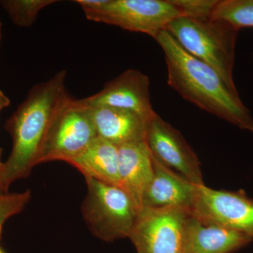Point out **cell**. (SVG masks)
I'll use <instances>...</instances> for the list:
<instances>
[{"label": "cell", "mask_w": 253, "mask_h": 253, "mask_svg": "<svg viewBox=\"0 0 253 253\" xmlns=\"http://www.w3.org/2000/svg\"><path fill=\"white\" fill-rule=\"evenodd\" d=\"M66 76L62 70L33 86L5 123L13 145L0 175V194L8 193L14 181L28 177L39 165L55 118L69 97L65 85Z\"/></svg>", "instance_id": "cell-1"}, {"label": "cell", "mask_w": 253, "mask_h": 253, "mask_svg": "<svg viewBox=\"0 0 253 253\" xmlns=\"http://www.w3.org/2000/svg\"><path fill=\"white\" fill-rule=\"evenodd\" d=\"M164 52L168 85L200 109L253 134V118L238 91L213 68L188 53L167 31L156 38Z\"/></svg>", "instance_id": "cell-2"}, {"label": "cell", "mask_w": 253, "mask_h": 253, "mask_svg": "<svg viewBox=\"0 0 253 253\" xmlns=\"http://www.w3.org/2000/svg\"><path fill=\"white\" fill-rule=\"evenodd\" d=\"M166 31L188 53L211 66L232 90L238 91L233 78L238 28L212 18L182 16L169 23Z\"/></svg>", "instance_id": "cell-3"}, {"label": "cell", "mask_w": 253, "mask_h": 253, "mask_svg": "<svg viewBox=\"0 0 253 253\" xmlns=\"http://www.w3.org/2000/svg\"><path fill=\"white\" fill-rule=\"evenodd\" d=\"M88 20L156 39L168 25L184 16L175 0H76Z\"/></svg>", "instance_id": "cell-4"}, {"label": "cell", "mask_w": 253, "mask_h": 253, "mask_svg": "<svg viewBox=\"0 0 253 253\" xmlns=\"http://www.w3.org/2000/svg\"><path fill=\"white\" fill-rule=\"evenodd\" d=\"M84 179L87 194L82 213L93 235L106 242L129 238L140 209L120 186Z\"/></svg>", "instance_id": "cell-5"}, {"label": "cell", "mask_w": 253, "mask_h": 253, "mask_svg": "<svg viewBox=\"0 0 253 253\" xmlns=\"http://www.w3.org/2000/svg\"><path fill=\"white\" fill-rule=\"evenodd\" d=\"M97 137L87 108L68 97L60 109L47 136L39 164L68 163Z\"/></svg>", "instance_id": "cell-6"}, {"label": "cell", "mask_w": 253, "mask_h": 253, "mask_svg": "<svg viewBox=\"0 0 253 253\" xmlns=\"http://www.w3.org/2000/svg\"><path fill=\"white\" fill-rule=\"evenodd\" d=\"M189 210L142 208L129 239L137 253H183Z\"/></svg>", "instance_id": "cell-7"}, {"label": "cell", "mask_w": 253, "mask_h": 253, "mask_svg": "<svg viewBox=\"0 0 253 253\" xmlns=\"http://www.w3.org/2000/svg\"><path fill=\"white\" fill-rule=\"evenodd\" d=\"M191 214L203 220L237 231L253 240V199L244 190L197 186Z\"/></svg>", "instance_id": "cell-8"}, {"label": "cell", "mask_w": 253, "mask_h": 253, "mask_svg": "<svg viewBox=\"0 0 253 253\" xmlns=\"http://www.w3.org/2000/svg\"><path fill=\"white\" fill-rule=\"evenodd\" d=\"M145 141L153 156L163 166L196 185H204L197 155L180 131L156 113L146 123Z\"/></svg>", "instance_id": "cell-9"}, {"label": "cell", "mask_w": 253, "mask_h": 253, "mask_svg": "<svg viewBox=\"0 0 253 253\" xmlns=\"http://www.w3.org/2000/svg\"><path fill=\"white\" fill-rule=\"evenodd\" d=\"M149 78L135 69L126 70L104 84L99 92L80 102L85 106H110L136 113L147 123L154 116L149 93Z\"/></svg>", "instance_id": "cell-10"}, {"label": "cell", "mask_w": 253, "mask_h": 253, "mask_svg": "<svg viewBox=\"0 0 253 253\" xmlns=\"http://www.w3.org/2000/svg\"><path fill=\"white\" fill-rule=\"evenodd\" d=\"M253 241L237 231L199 219L190 211L183 253H233Z\"/></svg>", "instance_id": "cell-11"}, {"label": "cell", "mask_w": 253, "mask_h": 253, "mask_svg": "<svg viewBox=\"0 0 253 253\" xmlns=\"http://www.w3.org/2000/svg\"><path fill=\"white\" fill-rule=\"evenodd\" d=\"M153 162L154 175L143 198L142 208L191 211L198 185L166 168L154 156Z\"/></svg>", "instance_id": "cell-12"}, {"label": "cell", "mask_w": 253, "mask_h": 253, "mask_svg": "<svg viewBox=\"0 0 253 253\" xmlns=\"http://www.w3.org/2000/svg\"><path fill=\"white\" fill-rule=\"evenodd\" d=\"M86 107L101 139L117 146L145 141L146 123L136 113L110 106Z\"/></svg>", "instance_id": "cell-13"}, {"label": "cell", "mask_w": 253, "mask_h": 253, "mask_svg": "<svg viewBox=\"0 0 253 253\" xmlns=\"http://www.w3.org/2000/svg\"><path fill=\"white\" fill-rule=\"evenodd\" d=\"M118 147L121 187L141 210L145 192L154 175L152 154L145 141Z\"/></svg>", "instance_id": "cell-14"}, {"label": "cell", "mask_w": 253, "mask_h": 253, "mask_svg": "<svg viewBox=\"0 0 253 253\" xmlns=\"http://www.w3.org/2000/svg\"><path fill=\"white\" fill-rule=\"evenodd\" d=\"M68 163L76 168L84 178L121 187L118 147L99 136Z\"/></svg>", "instance_id": "cell-15"}, {"label": "cell", "mask_w": 253, "mask_h": 253, "mask_svg": "<svg viewBox=\"0 0 253 253\" xmlns=\"http://www.w3.org/2000/svg\"><path fill=\"white\" fill-rule=\"evenodd\" d=\"M241 30L253 28V0H217L211 15Z\"/></svg>", "instance_id": "cell-16"}, {"label": "cell", "mask_w": 253, "mask_h": 253, "mask_svg": "<svg viewBox=\"0 0 253 253\" xmlns=\"http://www.w3.org/2000/svg\"><path fill=\"white\" fill-rule=\"evenodd\" d=\"M57 2L55 0H1L0 4L16 26L31 27L42 10Z\"/></svg>", "instance_id": "cell-17"}, {"label": "cell", "mask_w": 253, "mask_h": 253, "mask_svg": "<svg viewBox=\"0 0 253 253\" xmlns=\"http://www.w3.org/2000/svg\"><path fill=\"white\" fill-rule=\"evenodd\" d=\"M31 199L29 189L21 193L0 194V231L5 221L22 212Z\"/></svg>", "instance_id": "cell-18"}, {"label": "cell", "mask_w": 253, "mask_h": 253, "mask_svg": "<svg viewBox=\"0 0 253 253\" xmlns=\"http://www.w3.org/2000/svg\"><path fill=\"white\" fill-rule=\"evenodd\" d=\"M184 16L196 18H211L217 0H175Z\"/></svg>", "instance_id": "cell-19"}, {"label": "cell", "mask_w": 253, "mask_h": 253, "mask_svg": "<svg viewBox=\"0 0 253 253\" xmlns=\"http://www.w3.org/2000/svg\"><path fill=\"white\" fill-rule=\"evenodd\" d=\"M10 105V100L4 94L2 91L0 90V112L5 108L8 107Z\"/></svg>", "instance_id": "cell-20"}, {"label": "cell", "mask_w": 253, "mask_h": 253, "mask_svg": "<svg viewBox=\"0 0 253 253\" xmlns=\"http://www.w3.org/2000/svg\"><path fill=\"white\" fill-rule=\"evenodd\" d=\"M1 149H0V175L2 172L3 167H4V163L1 160Z\"/></svg>", "instance_id": "cell-21"}, {"label": "cell", "mask_w": 253, "mask_h": 253, "mask_svg": "<svg viewBox=\"0 0 253 253\" xmlns=\"http://www.w3.org/2000/svg\"><path fill=\"white\" fill-rule=\"evenodd\" d=\"M1 232H2V230L0 231V239H1ZM0 253H5L4 250L1 249V246H0Z\"/></svg>", "instance_id": "cell-22"}, {"label": "cell", "mask_w": 253, "mask_h": 253, "mask_svg": "<svg viewBox=\"0 0 253 253\" xmlns=\"http://www.w3.org/2000/svg\"><path fill=\"white\" fill-rule=\"evenodd\" d=\"M1 21H0V41H1Z\"/></svg>", "instance_id": "cell-23"}, {"label": "cell", "mask_w": 253, "mask_h": 253, "mask_svg": "<svg viewBox=\"0 0 253 253\" xmlns=\"http://www.w3.org/2000/svg\"></svg>", "instance_id": "cell-24"}]
</instances>
